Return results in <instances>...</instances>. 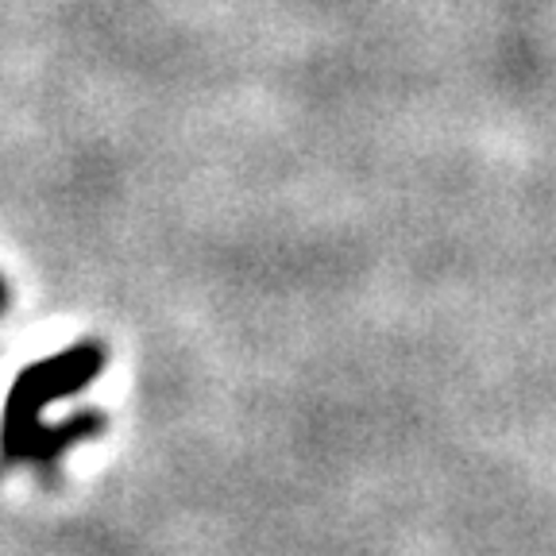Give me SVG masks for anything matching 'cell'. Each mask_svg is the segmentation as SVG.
<instances>
[{
  "label": "cell",
  "instance_id": "obj_2",
  "mask_svg": "<svg viewBox=\"0 0 556 556\" xmlns=\"http://www.w3.org/2000/svg\"><path fill=\"white\" fill-rule=\"evenodd\" d=\"M0 305H4V287H0Z\"/></svg>",
  "mask_w": 556,
  "mask_h": 556
},
{
  "label": "cell",
  "instance_id": "obj_1",
  "mask_svg": "<svg viewBox=\"0 0 556 556\" xmlns=\"http://www.w3.org/2000/svg\"><path fill=\"white\" fill-rule=\"evenodd\" d=\"M101 367V352L93 348H78L62 359L35 367L16 382L4 414V452L9 456H43V433H39V409L54 399V394H70L86 387L89 379H97Z\"/></svg>",
  "mask_w": 556,
  "mask_h": 556
}]
</instances>
